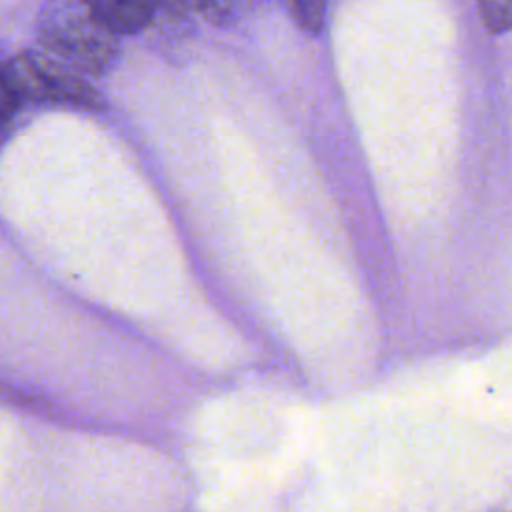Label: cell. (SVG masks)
Segmentation results:
<instances>
[{
	"mask_svg": "<svg viewBox=\"0 0 512 512\" xmlns=\"http://www.w3.org/2000/svg\"><path fill=\"white\" fill-rule=\"evenodd\" d=\"M2 82L22 100L66 102L84 108L102 106L100 92L68 64H58L38 54H20L4 64Z\"/></svg>",
	"mask_w": 512,
	"mask_h": 512,
	"instance_id": "cell-1",
	"label": "cell"
},
{
	"mask_svg": "<svg viewBox=\"0 0 512 512\" xmlns=\"http://www.w3.org/2000/svg\"><path fill=\"white\" fill-rule=\"evenodd\" d=\"M40 40L48 50L64 58L68 66L88 72L104 70L116 52V40L94 22L90 12L76 18L48 20L40 28Z\"/></svg>",
	"mask_w": 512,
	"mask_h": 512,
	"instance_id": "cell-2",
	"label": "cell"
},
{
	"mask_svg": "<svg viewBox=\"0 0 512 512\" xmlns=\"http://www.w3.org/2000/svg\"><path fill=\"white\" fill-rule=\"evenodd\" d=\"M90 16L110 34L136 32L144 28L156 10V4L142 0H96L88 6Z\"/></svg>",
	"mask_w": 512,
	"mask_h": 512,
	"instance_id": "cell-3",
	"label": "cell"
},
{
	"mask_svg": "<svg viewBox=\"0 0 512 512\" xmlns=\"http://www.w3.org/2000/svg\"><path fill=\"white\" fill-rule=\"evenodd\" d=\"M296 24L308 32H320L326 16V2L322 0H292L288 4Z\"/></svg>",
	"mask_w": 512,
	"mask_h": 512,
	"instance_id": "cell-4",
	"label": "cell"
},
{
	"mask_svg": "<svg viewBox=\"0 0 512 512\" xmlns=\"http://www.w3.org/2000/svg\"><path fill=\"white\" fill-rule=\"evenodd\" d=\"M476 6L482 24L490 32H502L512 28V0H480Z\"/></svg>",
	"mask_w": 512,
	"mask_h": 512,
	"instance_id": "cell-5",
	"label": "cell"
},
{
	"mask_svg": "<svg viewBox=\"0 0 512 512\" xmlns=\"http://www.w3.org/2000/svg\"><path fill=\"white\" fill-rule=\"evenodd\" d=\"M198 10H202L206 14V18H226L228 16V10L230 6L228 4H216V2H210V4H196Z\"/></svg>",
	"mask_w": 512,
	"mask_h": 512,
	"instance_id": "cell-6",
	"label": "cell"
}]
</instances>
